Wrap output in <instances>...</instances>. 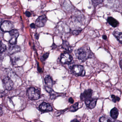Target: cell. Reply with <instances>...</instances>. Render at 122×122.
I'll list each match as a JSON object with an SVG mask.
<instances>
[{
  "label": "cell",
  "instance_id": "1",
  "mask_svg": "<svg viewBox=\"0 0 122 122\" xmlns=\"http://www.w3.org/2000/svg\"><path fill=\"white\" fill-rule=\"evenodd\" d=\"M76 56L77 58L84 62L89 58H93L94 57V55L90 47L88 46H82L76 50L75 52Z\"/></svg>",
  "mask_w": 122,
  "mask_h": 122
},
{
  "label": "cell",
  "instance_id": "2",
  "mask_svg": "<svg viewBox=\"0 0 122 122\" xmlns=\"http://www.w3.org/2000/svg\"><path fill=\"white\" fill-rule=\"evenodd\" d=\"M28 97L31 100H38L40 97V91L35 87L30 88L27 91Z\"/></svg>",
  "mask_w": 122,
  "mask_h": 122
},
{
  "label": "cell",
  "instance_id": "3",
  "mask_svg": "<svg viewBox=\"0 0 122 122\" xmlns=\"http://www.w3.org/2000/svg\"><path fill=\"white\" fill-rule=\"evenodd\" d=\"M72 73L76 76H83L85 75V71L82 66L76 65L72 68Z\"/></svg>",
  "mask_w": 122,
  "mask_h": 122
},
{
  "label": "cell",
  "instance_id": "4",
  "mask_svg": "<svg viewBox=\"0 0 122 122\" xmlns=\"http://www.w3.org/2000/svg\"><path fill=\"white\" fill-rule=\"evenodd\" d=\"M14 25L10 21H5L1 24L0 28L4 32H10L13 30Z\"/></svg>",
  "mask_w": 122,
  "mask_h": 122
},
{
  "label": "cell",
  "instance_id": "5",
  "mask_svg": "<svg viewBox=\"0 0 122 122\" xmlns=\"http://www.w3.org/2000/svg\"><path fill=\"white\" fill-rule=\"evenodd\" d=\"M73 60V57L71 55L67 52H65L61 54V61L63 64L70 63Z\"/></svg>",
  "mask_w": 122,
  "mask_h": 122
},
{
  "label": "cell",
  "instance_id": "6",
  "mask_svg": "<svg viewBox=\"0 0 122 122\" xmlns=\"http://www.w3.org/2000/svg\"><path fill=\"white\" fill-rule=\"evenodd\" d=\"M3 83L4 88L7 90H10L13 87V82L9 77H5L3 80Z\"/></svg>",
  "mask_w": 122,
  "mask_h": 122
},
{
  "label": "cell",
  "instance_id": "7",
  "mask_svg": "<svg viewBox=\"0 0 122 122\" xmlns=\"http://www.w3.org/2000/svg\"><path fill=\"white\" fill-rule=\"evenodd\" d=\"M11 39L10 41V44L12 45L16 44L17 42V39L19 36V33L18 30H13L10 32Z\"/></svg>",
  "mask_w": 122,
  "mask_h": 122
},
{
  "label": "cell",
  "instance_id": "8",
  "mask_svg": "<svg viewBox=\"0 0 122 122\" xmlns=\"http://www.w3.org/2000/svg\"><path fill=\"white\" fill-rule=\"evenodd\" d=\"M47 20V18L46 15H43L40 16L36 21V25L38 27H44Z\"/></svg>",
  "mask_w": 122,
  "mask_h": 122
},
{
  "label": "cell",
  "instance_id": "9",
  "mask_svg": "<svg viewBox=\"0 0 122 122\" xmlns=\"http://www.w3.org/2000/svg\"><path fill=\"white\" fill-rule=\"evenodd\" d=\"M92 93L93 91L91 89L86 90L81 95V99L82 101H86L91 98Z\"/></svg>",
  "mask_w": 122,
  "mask_h": 122
},
{
  "label": "cell",
  "instance_id": "10",
  "mask_svg": "<svg viewBox=\"0 0 122 122\" xmlns=\"http://www.w3.org/2000/svg\"><path fill=\"white\" fill-rule=\"evenodd\" d=\"M39 108L41 111L44 112H49L52 110V108L51 106L45 102H43L40 105Z\"/></svg>",
  "mask_w": 122,
  "mask_h": 122
},
{
  "label": "cell",
  "instance_id": "11",
  "mask_svg": "<svg viewBox=\"0 0 122 122\" xmlns=\"http://www.w3.org/2000/svg\"><path fill=\"white\" fill-rule=\"evenodd\" d=\"M97 99L91 98L85 101L86 106L90 109H92L95 107L97 102Z\"/></svg>",
  "mask_w": 122,
  "mask_h": 122
},
{
  "label": "cell",
  "instance_id": "12",
  "mask_svg": "<svg viewBox=\"0 0 122 122\" xmlns=\"http://www.w3.org/2000/svg\"><path fill=\"white\" fill-rule=\"evenodd\" d=\"M108 23L113 27L115 28L119 25V23L118 21L112 17H109L107 19Z\"/></svg>",
  "mask_w": 122,
  "mask_h": 122
},
{
  "label": "cell",
  "instance_id": "13",
  "mask_svg": "<svg viewBox=\"0 0 122 122\" xmlns=\"http://www.w3.org/2000/svg\"><path fill=\"white\" fill-rule=\"evenodd\" d=\"M62 48L69 52H71L72 51V47L70 45L69 43L65 41H63V43L62 45Z\"/></svg>",
  "mask_w": 122,
  "mask_h": 122
},
{
  "label": "cell",
  "instance_id": "14",
  "mask_svg": "<svg viewBox=\"0 0 122 122\" xmlns=\"http://www.w3.org/2000/svg\"><path fill=\"white\" fill-rule=\"evenodd\" d=\"M20 51V48L17 46H10L9 48V53L10 54H13L18 52Z\"/></svg>",
  "mask_w": 122,
  "mask_h": 122
},
{
  "label": "cell",
  "instance_id": "15",
  "mask_svg": "<svg viewBox=\"0 0 122 122\" xmlns=\"http://www.w3.org/2000/svg\"><path fill=\"white\" fill-rule=\"evenodd\" d=\"M119 115L118 110L116 107L112 108L111 110L110 115L111 117L114 119H117Z\"/></svg>",
  "mask_w": 122,
  "mask_h": 122
},
{
  "label": "cell",
  "instance_id": "16",
  "mask_svg": "<svg viewBox=\"0 0 122 122\" xmlns=\"http://www.w3.org/2000/svg\"><path fill=\"white\" fill-rule=\"evenodd\" d=\"M46 83L49 87H52L54 85V81L51 76H47L45 78Z\"/></svg>",
  "mask_w": 122,
  "mask_h": 122
},
{
  "label": "cell",
  "instance_id": "17",
  "mask_svg": "<svg viewBox=\"0 0 122 122\" xmlns=\"http://www.w3.org/2000/svg\"><path fill=\"white\" fill-rule=\"evenodd\" d=\"M113 35L117 38L119 42L121 44L122 43V34L121 32L115 31L113 32Z\"/></svg>",
  "mask_w": 122,
  "mask_h": 122
},
{
  "label": "cell",
  "instance_id": "18",
  "mask_svg": "<svg viewBox=\"0 0 122 122\" xmlns=\"http://www.w3.org/2000/svg\"><path fill=\"white\" fill-rule=\"evenodd\" d=\"M7 46L2 42H0V53H3L6 51Z\"/></svg>",
  "mask_w": 122,
  "mask_h": 122
},
{
  "label": "cell",
  "instance_id": "19",
  "mask_svg": "<svg viewBox=\"0 0 122 122\" xmlns=\"http://www.w3.org/2000/svg\"><path fill=\"white\" fill-rule=\"evenodd\" d=\"M78 103L77 102L70 107V110L71 112H75L78 110Z\"/></svg>",
  "mask_w": 122,
  "mask_h": 122
},
{
  "label": "cell",
  "instance_id": "20",
  "mask_svg": "<svg viewBox=\"0 0 122 122\" xmlns=\"http://www.w3.org/2000/svg\"><path fill=\"white\" fill-rule=\"evenodd\" d=\"M99 121L100 122H112L110 118L105 116L101 117L100 118Z\"/></svg>",
  "mask_w": 122,
  "mask_h": 122
},
{
  "label": "cell",
  "instance_id": "21",
  "mask_svg": "<svg viewBox=\"0 0 122 122\" xmlns=\"http://www.w3.org/2000/svg\"><path fill=\"white\" fill-rule=\"evenodd\" d=\"M111 98L112 99V101L114 102H116L117 101H118L120 100V98L117 96H116L114 95H112Z\"/></svg>",
  "mask_w": 122,
  "mask_h": 122
},
{
  "label": "cell",
  "instance_id": "22",
  "mask_svg": "<svg viewBox=\"0 0 122 122\" xmlns=\"http://www.w3.org/2000/svg\"><path fill=\"white\" fill-rule=\"evenodd\" d=\"M92 1L94 6H97V5L101 3H102L103 2V1L102 0H92Z\"/></svg>",
  "mask_w": 122,
  "mask_h": 122
},
{
  "label": "cell",
  "instance_id": "23",
  "mask_svg": "<svg viewBox=\"0 0 122 122\" xmlns=\"http://www.w3.org/2000/svg\"><path fill=\"white\" fill-rule=\"evenodd\" d=\"M49 56V53H45V54H44V55L42 56L41 59H42V60L43 61H45V60H46V59L48 58Z\"/></svg>",
  "mask_w": 122,
  "mask_h": 122
},
{
  "label": "cell",
  "instance_id": "24",
  "mask_svg": "<svg viewBox=\"0 0 122 122\" xmlns=\"http://www.w3.org/2000/svg\"><path fill=\"white\" fill-rule=\"evenodd\" d=\"M6 94L5 91H3L2 90H0V97H3Z\"/></svg>",
  "mask_w": 122,
  "mask_h": 122
},
{
  "label": "cell",
  "instance_id": "25",
  "mask_svg": "<svg viewBox=\"0 0 122 122\" xmlns=\"http://www.w3.org/2000/svg\"><path fill=\"white\" fill-rule=\"evenodd\" d=\"M65 111L63 110L62 111H57V112H56L55 113V115L56 116H58L60 115L63 112H64Z\"/></svg>",
  "mask_w": 122,
  "mask_h": 122
},
{
  "label": "cell",
  "instance_id": "26",
  "mask_svg": "<svg viewBox=\"0 0 122 122\" xmlns=\"http://www.w3.org/2000/svg\"><path fill=\"white\" fill-rule=\"evenodd\" d=\"M25 15H26V16L29 17H30L31 16V14L30 12L28 11H26L25 12Z\"/></svg>",
  "mask_w": 122,
  "mask_h": 122
},
{
  "label": "cell",
  "instance_id": "27",
  "mask_svg": "<svg viewBox=\"0 0 122 122\" xmlns=\"http://www.w3.org/2000/svg\"><path fill=\"white\" fill-rule=\"evenodd\" d=\"M69 101L70 103L72 104V103H73V102H74V100L71 97L69 98Z\"/></svg>",
  "mask_w": 122,
  "mask_h": 122
},
{
  "label": "cell",
  "instance_id": "28",
  "mask_svg": "<svg viewBox=\"0 0 122 122\" xmlns=\"http://www.w3.org/2000/svg\"><path fill=\"white\" fill-rule=\"evenodd\" d=\"M30 27L32 28H35V24H34V23H32L30 25Z\"/></svg>",
  "mask_w": 122,
  "mask_h": 122
},
{
  "label": "cell",
  "instance_id": "29",
  "mask_svg": "<svg viewBox=\"0 0 122 122\" xmlns=\"http://www.w3.org/2000/svg\"><path fill=\"white\" fill-rule=\"evenodd\" d=\"M102 38L103 40H106L107 39V36H106V35H103L102 36Z\"/></svg>",
  "mask_w": 122,
  "mask_h": 122
},
{
  "label": "cell",
  "instance_id": "30",
  "mask_svg": "<svg viewBox=\"0 0 122 122\" xmlns=\"http://www.w3.org/2000/svg\"><path fill=\"white\" fill-rule=\"evenodd\" d=\"M71 122H80V121L76 119H75L71 121Z\"/></svg>",
  "mask_w": 122,
  "mask_h": 122
},
{
  "label": "cell",
  "instance_id": "31",
  "mask_svg": "<svg viewBox=\"0 0 122 122\" xmlns=\"http://www.w3.org/2000/svg\"><path fill=\"white\" fill-rule=\"evenodd\" d=\"M2 108L1 107H0V114H1V113H2Z\"/></svg>",
  "mask_w": 122,
  "mask_h": 122
},
{
  "label": "cell",
  "instance_id": "32",
  "mask_svg": "<svg viewBox=\"0 0 122 122\" xmlns=\"http://www.w3.org/2000/svg\"><path fill=\"white\" fill-rule=\"evenodd\" d=\"M2 20L1 19V18H0V25L1 24V23H2Z\"/></svg>",
  "mask_w": 122,
  "mask_h": 122
},
{
  "label": "cell",
  "instance_id": "33",
  "mask_svg": "<svg viewBox=\"0 0 122 122\" xmlns=\"http://www.w3.org/2000/svg\"><path fill=\"white\" fill-rule=\"evenodd\" d=\"M114 122H120V121H115Z\"/></svg>",
  "mask_w": 122,
  "mask_h": 122
}]
</instances>
